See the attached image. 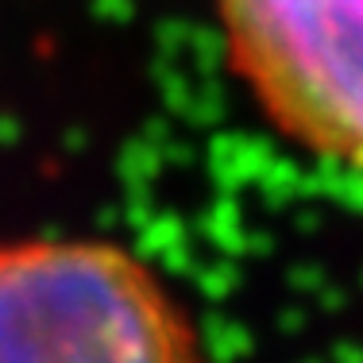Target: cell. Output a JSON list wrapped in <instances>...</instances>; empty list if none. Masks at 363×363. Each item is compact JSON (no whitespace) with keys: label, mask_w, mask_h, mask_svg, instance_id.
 <instances>
[{"label":"cell","mask_w":363,"mask_h":363,"mask_svg":"<svg viewBox=\"0 0 363 363\" xmlns=\"http://www.w3.org/2000/svg\"><path fill=\"white\" fill-rule=\"evenodd\" d=\"M0 363H209L174 294L124 247H0Z\"/></svg>","instance_id":"obj_1"},{"label":"cell","mask_w":363,"mask_h":363,"mask_svg":"<svg viewBox=\"0 0 363 363\" xmlns=\"http://www.w3.org/2000/svg\"><path fill=\"white\" fill-rule=\"evenodd\" d=\"M220 23L274 128L363 170V0H220Z\"/></svg>","instance_id":"obj_2"}]
</instances>
